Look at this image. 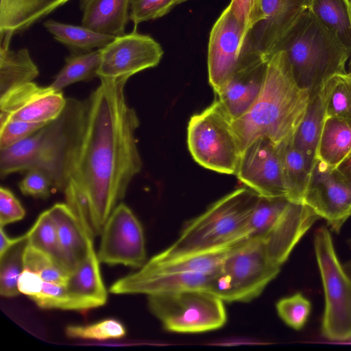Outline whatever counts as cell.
<instances>
[{
    "instance_id": "74e56055",
    "label": "cell",
    "mask_w": 351,
    "mask_h": 351,
    "mask_svg": "<svg viewBox=\"0 0 351 351\" xmlns=\"http://www.w3.org/2000/svg\"><path fill=\"white\" fill-rule=\"evenodd\" d=\"M188 0H130L129 15L134 27L145 21L155 20Z\"/></svg>"
},
{
    "instance_id": "7bdbcfd3",
    "label": "cell",
    "mask_w": 351,
    "mask_h": 351,
    "mask_svg": "<svg viewBox=\"0 0 351 351\" xmlns=\"http://www.w3.org/2000/svg\"><path fill=\"white\" fill-rule=\"evenodd\" d=\"M25 215V210L19 199L8 189L0 188V226H5L20 221Z\"/></svg>"
},
{
    "instance_id": "cb8c5ba5",
    "label": "cell",
    "mask_w": 351,
    "mask_h": 351,
    "mask_svg": "<svg viewBox=\"0 0 351 351\" xmlns=\"http://www.w3.org/2000/svg\"><path fill=\"white\" fill-rule=\"evenodd\" d=\"M130 0H93L82 11V25L114 37L125 34Z\"/></svg>"
},
{
    "instance_id": "5bb4252c",
    "label": "cell",
    "mask_w": 351,
    "mask_h": 351,
    "mask_svg": "<svg viewBox=\"0 0 351 351\" xmlns=\"http://www.w3.org/2000/svg\"><path fill=\"white\" fill-rule=\"evenodd\" d=\"M303 204L339 233L351 217V186L336 170L315 160Z\"/></svg>"
},
{
    "instance_id": "8fae6325",
    "label": "cell",
    "mask_w": 351,
    "mask_h": 351,
    "mask_svg": "<svg viewBox=\"0 0 351 351\" xmlns=\"http://www.w3.org/2000/svg\"><path fill=\"white\" fill-rule=\"evenodd\" d=\"M97 77L127 79L157 66L163 55L160 45L149 35L139 34L136 27L129 34L117 36L101 49Z\"/></svg>"
},
{
    "instance_id": "4316f807",
    "label": "cell",
    "mask_w": 351,
    "mask_h": 351,
    "mask_svg": "<svg viewBox=\"0 0 351 351\" xmlns=\"http://www.w3.org/2000/svg\"><path fill=\"white\" fill-rule=\"evenodd\" d=\"M0 45V97L23 84L33 82L39 70L26 48L12 50Z\"/></svg>"
},
{
    "instance_id": "e0dca14e",
    "label": "cell",
    "mask_w": 351,
    "mask_h": 351,
    "mask_svg": "<svg viewBox=\"0 0 351 351\" xmlns=\"http://www.w3.org/2000/svg\"><path fill=\"white\" fill-rule=\"evenodd\" d=\"M311 0H263L264 19L248 33L254 48L266 60L277 52L286 34L308 9Z\"/></svg>"
},
{
    "instance_id": "9c48e42d",
    "label": "cell",
    "mask_w": 351,
    "mask_h": 351,
    "mask_svg": "<svg viewBox=\"0 0 351 351\" xmlns=\"http://www.w3.org/2000/svg\"><path fill=\"white\" fill-rule=\"evenodd\" d=\"M148 306L163 328L173 332L215 330L227 322L224 302L206 289L149 295Z\"/></svg>"
},
{
    "instance_id": "30bf717a",
    "label": "cell",
    "mask_w": 351,
    "mask_h": 351,
    "mask_svg": "<svg viewBox=\"0 0 351 351\" xmlns=\"http://www.w3.org/2000/svg\"><path fill=\"white\" fill-rule=\"evenodd\" d=\"M101 235L97 252L100 263L140 269L147 262L142 226L124 203L120 202L113 210Z\"/></svg>"
},
{
    "instance_id": "8d00e7d4",
    "label": "cell",
    "mask_w": 351,
    "mask_h": 351,
    "mask_svg": "<svg viewBox=\"0 0 351 351\" xmlns=\"http://www.w3.org/2000/svg\"><path fill=\"white\" fill-rule=\"evenodd\" d=\"M326 116L341 119L351 124V71L337 75L328 104Z\"/></svg>"
},
{
    "instance_id": "e575fe53",
    "label": "cell",
    "mask_w": 351,
    "mask_h": 351,
    "mask_svg": "<svg viewBox=\"0 0 351 351\" xmlns=\"http://www.w3.org/2000/svg\"><path fill=\"white\" fill-rule=\"evenodd\" d=\"M65 332L69 338L99 341L121 339L126 334L123 324L112 318L86 326L69 325Z\"/></svg>"
},
{
    "instance_id": "4fadbf2b",
    "label": "cell",
    "mask_w": 351,
    "mask_h": 351,
    "mask_svg": "<svg viewBox=\"0 0 351 351\" xmlns=\"http://www.w3.org/2000/svg\"><path fill=\"white\" fill-rule=\"evenodd\" d=\"M248 33L230 5L214 23L208 47L209 84L216 93L238 66L245 48Z\"/></svg>"
},
{
    "instance_id": "681fc988",
    "label": "cell",
    "mask_w": 351,
    "mask_h": 351,
    "mask_svg": "<svg viewBox=\"0 0 351 351\" xmlns=\"http://www.w3.org/2000/svg\"><path fill=\"white\" fill-rule=\"evenodd\" d=\"M350 69H351V60H350ZM350 71H351V69H350Z\"/></svg>"
},
{
    "instance_id": "9a60e30c",
    "label": "cell",
    "mask_w": 351,
    "mask_h": 351,
    "mask_svg": "<svg viewBox=\"0 0 351 351\" xmlns=\"http://www.w3.org/2000/svg\"><path fill=\"white\" fill-rule=\"evenodd\" d=\"M66 104L62 90L30 82L0 97V122L49 123L62 114Z\"/></svg>"
},
{
    "instance_id": "ba28073f",
    "label": "cell",
    "mask_w": 351,
    "mask_h": 351,
    "mask_svg": "<svg viewBox=\"0 0 351 351\" xmlns=\"http://www.w3.org/2000/svg\"><path fill=\"white\" fill-rule=\"evenodd\" d=\"M313 243L325 298L322 335L330 341L350 339L351 278L337 256L326 227L316 230Z\"/></svg>"
},
{
    "instance_id": "ab89813d",
    "label": "cell",
    "mask_w": 351,
    "mask_h": 351,
    "mask_svg": "<svg viewBox=\"0 0 351 351\" xmlns=\"http://www.w3.org/2000/svg\"><path fill=\"white\" fill-rule=\"evenodd\" d=\"M47 123H33L19 121L0 122V149L8 148L24 140Z\"/></svg>"
},
{
    "instance_id": "d4e9b609",
    "label": "cell",
    "mask_w": 351,
    "mask_h": 351,
    "mask_svg": "<svg viewBox=\"0 0 351 351\" xmlns=\"http://www.w3.org/2000/svg\"><path fill=\"white\" fill-rule=\"evenodd\" d=\"M351 154V124L332 117H326L318 140L315 160L335 170Z\"/></svg>"
},
{
    "instance_id": "603a6c76",
    "label": "cell",
    "mask_w": 351,
    "mask_h": 351,
    "mask_svg": "<svg viewBox=\"0 0 351 351\" xmlns=\"http://www.w3.org/2000/svg\"><path fill=\"white\" fill-rule=\"evenodd\" d=\"M252 238H247L223 248L195 254L181 258L162 262L147 261L138 270L145 274L204 273L215 271L232 252L243 246Z\"/></svg>"
},
{
    "instance_id": "484cf974",
    "label": "cell",
    "mask_w": 351,
    "mask_h": 351,
    "mask_svg": "<svg viewBox=\"0 0 351 351\" xmlns=\"http://www.w3.org/2000/svg\"><path fill=\"white\" fill-rule=\"evenodd\" d=\"M284 177L288 190V199L303 204L314 162L295 147L293 136L278 145Z\"/></svg>"
},
{
    "instance_id": "5b68a950",
    "label": "cell",
    "mask_w": 351,
    "mask_h": 351,
    "mask_svg": "<svg viewBox=\"0 0 351 351\" xmlns=\"http://www.w3.org/2000/svg\"><path fill=\"white\" fill-rule=\"evenodd\" d=\"M82 101L67 98L66 106L55 120L24 140L0 149V177L38 170L51 180L53 189L63 191L65 166L77 128Z\"/></svg>"
},
{
    "instance_id": "3957f363",
    "label": "cell",
    "mask_w": 351,
    "mask_h": 351,
    "mask_svg": "<svg viewBox=\"0 0 351 351\" xmlns=\"http://www.w3.org/2000/svg\"><path fill=\"white\" fill-rule=\"evenodd\" d=\"M296 245L280 230L252 239L210 274L206 290L223 302H250L278 276Z\"/></svg>"
},
{
    "instance_id": "ee69618b",
    "label": "cell",
    "mask_w": 351,
    "mask_h": 351,
    "mask_svg": "<svg viewBox=\"0 0 351 351\" xmlns=\"http://www.w3.org/2000/svg\"><path fill=\"white\" fill-rule=\"evenodd\" d=\"M44 280L36 272L24 269L18 280V288L29 298L36 295L42 290Z\"/></svg>"
},
{
    "instance_id": "7402d4cb",
    "label": "cell",
    "mask_w": 351,
    "mask_h": 351,
    "mask_svg": "<svg viewBox=\"0 0 351 351\" xmlns=\"http://www.w3.org/2000/svg\"><path fill=\"white\" fill-rule=\"evenodd\" d=\"M337 75L330 78L311 95L306 114L293 136L295 147L311 162L315 161L318 140L326 117L328 104L336 84Z\"/></svg>"
},
{
    "instance_id": "c3c4849f",
    "label": "cell",
    "mask_w": 351,
    "mask_h": 351,
    "mask_svg": "<svg viewBox=\"0 0 351 351\" xmlns=\"http://www.w3.org/2000/svg\"><path fill=\"white\" fill-rule=\"evenodd\" d=\"M93 0H80V8L83 11Z\"/></svg>"
},
{
    "instance_id": "7a4b0ae2",
    "label": "cell",
    "mask_w": 351,
    "mask_h": 351,
    "mask_svg": "<svg viewBox=\"0 0 351 351\" xmlns=\"http://www.w3.org/2000/svg\"><path fill=\"white\" fill-rule=\"evenodd\" d=\"M311 99L297 83L286 53L279 51L267 61L263 88L251 107L233 126L242 152L260 137L279 145L293 136Z\"/></svg>"
},
{
    "instance_id": "60d3db41",
    "label": "cell",
    "mask_w": 351,
    "mask_h": 351,
    "mask_svg": "<svg viewBox=\"0 0 351 351\" xmlns=\"http://www.w3.org/2000/svg\"><path fill=\"white\" fill-rule=\"evenodd\" d=\"M263 0H231L229 5L247 33L264 19Z\"/></svg>"
},
{
    "instance_id": "2e32d148",
    "label": "cell",
    "mask_w": 351,
    "mask_h": 351,
    "mask_svg": "<svg viewBox=\"0 0 351 351\" xmlns=\"http://www.w3.org/2000/svg\"><path fill=\"white\" fill-rule=\"evenodd\" d=\"M267 61L254 48L247 37L238 66L215 93L233 121L241 117L258 96L264 84Z\"/></svg>"
},
{
    "instance_id": "6da1fadb",
    "label": "cell",
    "mask_w": 351,
    "mask_h": 351,
    "mask_svg": "<svg viewBox=\"0 0 351 351\" xmlns=\"http://www.w3.org/2000/svg\"><path fill=\"white\" fill-rule=\"evenodd\" d=\"M128 80L100 78L99 86L82 100L66 161L65 203L94 236L101 234L142 168L135 136L140 121L126 101Z\"/></svg>"
},
{
    "instance_id": "d6a6232c",
    "label": "cell",
    "mask_w": 351,
    "mask_h": 351,
    "mask_svg": "<svg viewBox=\"0 0 351 351\" xmlns=\"http://www.w3.org/2000/svg\"><path fill=\"white\" fill-rule=\"evenodd\" d=\"M27 245V233L0 255V295L12 298L18 295V280L25 269L24 253Z\"/></svg>"
},
{
    "instance_id": "44dd1931",
    "label": "cell",
    "mask_w": 351,
    "mask_h": 351,
    "mask_svg": "<svg viewBox=\"0 0 351 351\" xmlns=\"http://www.w3.org/2000/svg\"><path fill=\"white\" fill-rule=\"evenodd\" d=\"M57 230L62 252L71 271L86 257L93 245V238L84 230L66 203H57L48 209Z\"/></svg>"
},
{
    "instance_id": "f6af8a7d",
    "label": "cell",
    "mask_w": 351,
    "mask_h": 351,
    "mask_svg": "<svg viewBox=\"0 0 351 351\" xmlns=\"http://www.w3.org/2000/svg\"><path fill=\"white\" fill-rule=\"evenodd\" d=\"M335 170L341 178L351 186V154Z\"/></svg>"
},
{
    "instance_id": "ffe728a7",
    "label": "cell",
    "mask_w": 351,
    "mask_h": 351,
    "mask_svg": "<svg viewBox=\"0 0 351 351\" xmlns=\"http://www.w3.org/2000/svg\"><path fill=\"white\" fill-rule=\"evenodd\" d=\"M70 0H0V43H10L22 33Z\"/></svg>"
},
{
    "instance_id": "52a82bcc",
    "label": "cell",
    "mask_w": 351,
    "mask_h": 351,
    "mask_svg": "<svg viewBox=\"0 0 351 351\" xmlns=\"http://www.w3.org/2000/svg\"><path fill=\"white\" fill-rule=\"evenodd\" d=\"M232 122L217 99L191 117L187 145L197 163L220 173L236 174L242 150Z\"/></svg>"
},
{
    "instance_id": "f35d334b",
    "label": "cell",
    "mask_w": 351,
    "mask_h": 351,
    "mask_svg": "<svg viewBox=\"0 0 351 351\" xmlns=\"http://www.w3.org/2000/svg\"><path fill=\"white\" fill-rule=\"evenodd\" d=\"M30 298L42 308L73 310L72 302L65 285L44 281L40 292Z\"/></svg>"
},
{
    "instance_id": "d590c367",
    "label": "cell",
    "mask_w": 351,
    "mask_h": 351,
    "mask_svg": "<svg viewBox=\"0 0 351 351\" xmlns=\"http://www.w3.org/2000/svg\"><path fill=\"white\" fill-rule=\"evenodd\" d=\"M311 302L301 293L283 298L276 304L277 313L290 328L300 330L308 320L311 311Z\"/></svg>"
},
{
    "instance_id": "f1b7e54d",
    "label": "cell",
    "mask_w": 351,
    "mask_h": 351,
    "mask_svg": "<svg viewBox=\"0 0 351 351\" xmlns=\"http://www.w3.org/2000/svg\"><path fill=\"white\" fill-rule=\"evenodd\" d=\"M308 10L351 53V1L311 0Z\"/></svg>"
},
{
    "instance_id": "1f68e13d",
    "label": "cell",
    "mask_w": 351,
    "mask_h": 351,
    "mask_svg": "<svg viewBox=\"0 0 351 351\" xmlns=\"http://www.w3.org/2000/svg\"><path fill=\"white\" fill-rule=\"evenodd\" d=\"M27 234L29 245L47 254L69 273L71 271L61 249L55 223L48 210L38 216Z\"/></svg>"
},
{
    "instance_id": "ac0fdd59",
    "label": "cell",
    "mask_w": 351,
    "mask_h": 351,
    "mask_svg": "<svg viewBox=\"0 0 351 351\" xmlns=\"http://www.w3.org/2000/svg\"><path fill=\"white\" fill-rule=\"evenodd\" d=\"M210 274L155 273L137 270L114 282L110 288L114 294L164 295L191 289H206Z\"/></svg>"
},
{
    "instance_id": "83f0119b",
    "label": "cell",
    "mask_w": 351,
    "mask_h": 351,
    "mask_svg": "<svg viewBox=\"0 0 351 351\" xmlns=\"http://www.w3.org/2000/svg\"><path fill=\"white\" fill-rule=\"evenodd\" d=\"M58 42L65 45L71 53H84L101 49L115 37L97 32L84 25H74L49 19L43 23Z\"/></svg>"
},
{
    "instance_id": "7dc6e473",
    "label": "cell",
    "mask_w": 351,
    "mask_h": 351,
    "mask_svg": "<svg viewBox=\"0 0 351 351\" xmlns=\"http://www.w3.org/2000/svg\"><path fill=\"white\" fill-rule=\"evenodd\" d=\"M343 266L346 273L351 278V259L349 261H348L346 264L343 265Z\"/></svg>"
},
{
    "instance_id": "8992f818",
    "label": "cell",
    "mask_w": 351,
    "mask_h": 351,
    "mask_svg": "<svg viewBox=\"0 0 351 351\" xmlns=\"http://www.w3.org/2000/svg\"><path fill=\"white\" fill-rule=\"evenodd\" d=\"M297 83L315 93L333 76L347 73L351 53L338 38L306 10L280 43Z\"/></svg>"
},
{
    "instance_id": "277c9868",
    "label": "cell",
    "mask_w": 351,
    "mask_h": 351,
    "mask_svg": "<svg viewBox=\"0 0 351 351\" xmlns=\"http://www.w3.org/2000/svg\"><path fill=\"white\" fill-rule=\"evenodd\" d=\"M258 198L259 195L248 187L232 191L189 221L170 246L149 261H173L252 238L247 226Z\"/></svg>"
},
{
    "instance_id": "b9f144b4",
    "label": "cell",
    "mask_w": 351,
    "mask_h": 351,
    "mask_svg": "<svg viewBox=\"0 0 351 351\" xmlns=\"http://www.w3.org/2000/svg\"><path fill=\"white\" fill-rule=\"evenodd\" d=\"M21 192L28 196L36 198H48L53 189L49 178L38 170H30L26 172L23 179L19 182Z\"/></svg>"
},
{
    "instance_id": "4dcf8cb0",
    "label": "cell",
    "mask_w": 351,
    "mask_h": 351,
    "mask_svg": "<svg viewBox=\"0 0 351 351\" xmlns=\"http://www.w3.org/2000/svg\"><path fill=\"white\" fill-rule=\"evenodd\" d=\"M101 58V49L71 53L65 58L64 66L55 76L50 86L57 90H62L74 83L93 80L97 77Z\"/></svg>"
},
{
    "instance_id": "d6986e66",
    "label": "cell",
    "mask_w": 351,
    "mask_h": 351,
    "mask_svg": "<svg viewBox=\"0 0 351 351\" xmlns=\"http://www.w3.org/2000/svg\"><path fill=\"white\" fill-rule=\"evenodd\" d=\"M100 261L93 245L86 257L70 272L65 284L73 310L84 311L104 306L107 291L101 275Z\"/></svg>"
},
{
    "instance_id": "836d02e7",
    "label": "cell",
    "mask_w": 351,
    "mask_h": 351,
    "mask_svg": "<svg viewBox=\"0 0 351 351\" xmlns=\"http://www.w3.org/2000/svg\"><path fill=\"white\" fill-rule=\"evenodd\" d=\"M23 261L25 269L37 273L45 282L66 284L70 273L49 255L28 243Z\"/></svg>"
},
{
    "instance_id": "bcb514c9",
    "label": "cell",
    "mask_w": 351,
    "mask_h": 351,
    "mask_svg": "<svg viewBox=\"0 0 351 351\" xmlns=\"http://www.w3.org/2000/svg\"><path fill=\"white\" fill-rule=\"evenodd\" d=\"M21 237L16 238H10L3 230V227L0 228V255L3 254L12 245L16 243Z\"/></svg>"
},
{
    "instance_id": "f907efd6",
    "label": "cell",
    "mask_w": 351,
    "mask_h": 351,
    "mask_svg": "<svg viewBox=\"0 0 351 351\" xmlns=\"http://www.w3.org/2000/svg\"><path fill=\"white\" fill-rule=\"evenodd\" d=\"M351 1V0H350Z\"/></svg>"
},
{
    "instance_id": "f546056e",
    "label": "cell",
    "mask_w": 351,
    "mask_h": 351,
    "mask_svg": "<svg viewBox=\"0 0 351 351\" xmlns=\"http://www.w3.org/2000/svg\"><path fill=\"white\" fill-rule=\"evenodd\" d=\"M294 204L285 198L259 196L247 226L252 238H261L271 232L287 217Z\"/></svg>"
},
{
    "instance_id": "7c38bea8",
    "label": "cell",
    "mask_w": 351,
    "mask_h": 351,
    "mask_svg": "<svg viewBox=\"0 0 351 351\" xmlns=\"http://www.w3.org/2000/svg\"><path fill=\"white\" fill-rule=\"evenodd\" d=\"M235 175L259 196L288 199L278 146L266 137L256 139L244 149Z\"/></svg>"
}]
</instances>
